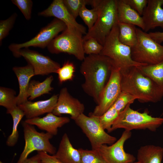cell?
<instances>
[{
    "instance_id": "31",
    "label": "cell",
    "mask_w": 163,
    "mask_h": 163,
    "mask_svg": "<svg viewBox=\"0 0 163 163\" xmlns=\"http://www.w3.org/2000/svg\"><path fill=\"white\" fill-rule=\"evenodd\" d=\"M78 149L80 154L81 163H106L96 150L82 148Z\"/></svg>"
},
{
    "instance_id": "42",
    "label": "cell",
    "mask_w": 163,
    "mask_h": 163,
    "mask_svg": "<svg viewBox=\"0 0 163 163\" xmlns=\"http://www.w3.org/2000/svg\"><path fill=\"white\" fill-rule=\"evenodd\" d=\"M0 163H3L2 162V161H0Z\"/></svg>"
},
{
    "instance_id": "8",
    "label": "cell",
    "mask_w": 163,
    "mask_h": 163,
    "mask_svg": "<svg viewBox=\"0 0 163 163\" xmlns=\"http://www.w3.org/2000/svg\"><path fill=\"white\" fill-rule=\"evenodd\" d=\"M82 35L79 31L66 27L52 40L47 47L48 50L53 54L65 53L72 55L82 61L85 57Z\"/></svg>"
},
{
    "instance_id": "19",
    "label": "cell",
    "mask_w": 163,
    "mask_h": 163,
    "mask_svg": "<svg viewBox=\"0 0 163 163\" xmlns=\"http://www.w3.org/2000/svg\"><path fill=\"white\" fill-rule=\"evenodd\" d=\"M12 70L18 79L19 92L17 96L18 106L28 101L27 90L30 79L35 75L34 69L30 64L24 66H15Z\"/></svg>"
},
{
    "instance_id": "14",
    "label": "cell",
    "mask_w": 163,
    "mask_h": 163,
    "mask_svg": "<svg viewBox=\"0 0 163 163\" xmlns=\"http://www.w3.org/2000/svg\"><path fill=\"white\" fill-rule=\"evenodd\" d=\"M40 16L53 17L63 22L67 28L80 32L82 34H87L85 27L78 23L69 13L63 2V0H54L44 10L38 13Z\"/></svg>"
},
{
    "instance_id": "20",
    "label": "cell",
    "mask_w": 163,
    "mask_h": 163,
    "mask_svg": "<svg viewBox=\"0 0 163 163\" xmlns=\"http://www.w3.org/2000/svg\"><path fill=\"white\" fill-rule=\"evenodd\" d=\"M53 155L62 163H81L79 151L73 146L66 133L62 136L58 149Z\"/></svg>"
},
{
    "instance_id": "15",
    "label": "cell",
    "mask_w": 163,
    "mask_h": 163,
    "mask_svg": "<svg viewBox=\"0 0 163 163\" xmlns=\"http://www.w3.org/2000/svg\"><path fill=\"white\" fill-rule=\"evenodd\" d=\"M85 109L84 104L72 96L67 88L64 87L59 92L56 104L52 113L58 116L63 114H69L75 120L84 113Z\"/></svg>"
},
{
    "instance_id": "35",
    "label": "cell",
    "mask_w": 163,
    "mask_h": 163,
    "mask_svg": "<svg viewBox=\"0 0 163 163\" xmlns=\"http://www.w3.org/2000/svg\"><path fill=\"white\" fill-rule=\"evenodd\" d=\"M136 99L131 95L122 91L118 98L112 105L120 113L129 104H132Z\"/></svg>"
},
{
    "instance_id": "12",
    "label": "cell",
    "mask_w": 163,
    "mask_h": 163,
    "mask_svg": "<svg viewBox=\"0 0 163 163\" xmlns=\"http://www.w3.org/2000/svg\"><path fill=\"white\" fill-rule=\"evenodd\" d=\"M131 131L125 130L118 140L110 145L103 144L96 150L106 163H131L136 158L125 151L124 145L131 136Z\"/></svg>"
},
{
    "instance_id": "10",
    "label": "cell",
    "mask_w": 163,
    "mask_h": 163,
    "mask_svg": "<svg viewBox=\"0 0 163 163\" xmlns=\"http://www.w3.org/2000/svg\"><path fill=\"white\" fill-rule=\"evenodd\" d=\"M66 24L61 20L55 18L47 25L42 28L38 34L31 40L22 43H13L8 46L15 57H20L19 50L23 48L33 46L44 48L47 47L59 34L66 28Z\"/></svg>"
},
{
    "instance_id": "34",
    "label": "cell",
    "mask_w": 163,
    "mask_h": 163,
    "mask_svg": "<svg viewBox=\"0 0 163 163\" xmlns=\"http://www.w3.org/2000/svg\"><path fill=\"white\" fill-rule=\"evenodd\" d=\"M103 48L102 45L93 38H89L83 42V48L85 54H100Z\"/></svg>"
},
{
    "instance_id": "43",
    "label": "cell",
    "mask_w": 163,
    "mask_h": 163,
    "mask_svg": "<svg viewBox=\"0 0 163 163\" xmlns=\"http://www.w3.org/2000/svg\"><path fill=\"white\" fill-rule=\"evenodd\" d=\"M162 115H163V111H162Z\"/></svg>"
},
{
    "instance_id": "24",
    "label": "cell",
    "mask_w": 163,
    "mask_h": 163,
    "mask_svg": "<svg viewBox=\"0 0 163 163\" xmlns=\"http://www.w3.org/2000/svg\"><path fill=\"white\" fill-rule=\"evenodd\" d=\"M118 24L120 41L131 48L133 47L137 41L136 27L133 24L119 22H118Z\"/></svg>"
},
{
    "instance_id": "3",
    "label": "cell",
    "mask_w": 163,
    "mask_h": 163,
    "mask_svg": "<svg viewBox=\"0 0 163 163\" xmlns=\"http://www.w3.org/2000/svg\"><path fill=\"white\" fill-rule=\"evenodd\" d=\"M97 11L98 17L92 28L83 37V41L93 38L103 46L115 24L118 22L117 0H90Z\"/></svg>"
},
{
    "instance_id": "32",
    "label": "cell",
    "mask_w": 163,
    "mask_h": 163,
    "mask_svg": "<svg viewBox=\"0 0 163 163\" xmlns=\"http://www.w3.org/2000/svg\"><path fill=\"white\" fill-rule=\"evenodd\" d=\"M66 8L71 14L75 18L79 16L82 7L89 5L90 0H63Z\"/></svg>"
},
{
    "instance_id": "25",
    "label": "cell",
    "mask_w": 163,
    "mask_h": 163,
    "mask_svg": "<svg viewBox=\"0 0 163 163\" xmlns=\"http://www.w3.org/2000/svg\"><path fill=\"white\" fill-rule=\"evenodd\" d=\"M10 114L13 120L12 131L6 141V145L9 147L14 146L17 142L19 137L18 127L19 124L23 117L25 116L23 111L18 106L15 108L6 111Z\"/></svg>"
},
{
    "instance_id": "29",
    "label": "cell",
    "mask_w": 163,
    "mask_h": 163,
    "mask_svg": "<svg viewBox=\"0 0 163 163\" xmlns=\"http://www.w3.org/2000/svg\"><path fill=\"white\" fill-rule=\"evenodd\" d=\"M75 67L74 64L69 61L65 62L58 70L57 73L60 84L72 81L74 77Z\"/></svg>"
},
{
    "instance_id": "9",
    "label": "cell",
    "mask_w": 163,
    "mask_h": 163,
    "mask_svg": "<svg viewBox=\"0 0 163 163\" xmlns=\"http://www.w3.org/2000/svg\"><path fill=\"white\" fill-rule=\"evenodd\" d=\"M75 121L88 138L92 150H97L103 144L111 145L117 141L115 137L102 128L97 116L90 114L88 116L83 113Z\"/></svg>"
},
{
    "instance_id": "40",
    "label": "cell",
    "mask_w": 163,
    "mask_h": 163,
    "mask_svg": "<svg viewBox=\"0 0 163 163\" xmlns=\"http://www.w3.org/2000/svg\"><path fill=\"white\" fill-rule=\"evenodd\" d=\"M23 163H42L41 158L37 153L31 157L27 158Z\"/></svg>"
},
{
    "instance_id": "33",
    "label": "cell",
    "mask_w": 163,
    "mask_h": 163,
    "mask_svg": "<svg viewBox=\"0 0 163 163\" xmlns=\"http://www.w3.org/2000/svg\"><path fill=\"white\" fill-rule=\"evenodd\" d=\"M16 13H13L9 17L0 21V43L2 45V40L8 34L13 27L17 17Z\"/></svg>"
},
{
    "instance_id": "17",
    "label": "cell",
    "mask_w": 163,
    "mask_h": 163,
    "mask_svg": "<svg viewBox=\"0 0 163 163\" xmlns=\"http://www.w3.org/2000/svg\"><path fill=\"white\" fill-rule=\"evenodd\" d=\"M58 97V95L54 94L46 100L36 102L28 101L18 106L24 112L26 119H32L52 112L56 104Z\"/></svg>"
},
{
    "instance_id": "5",
    "label": "cell",
    "mask_w": 163,
    "mask_h": 163,
    "mask_svg": "<svg viewBox=\"0 0 163 163\" xmlns=\"http://www.w3.org/2000/svg\"><path fill=\"white\" fill-rule=\"evenodd\" d=\"M129 104L121 112L114 122L111 132L118 129L131 131L146 129L155 131L163 123V118L154 117L146 112L140 113L132 109Z\"/></svg>"
},
{
    "instance_id": "37",
    "label": "cell",
    "mask_w": 163,
    "mask_h": 163,
    "mask_svg": "<svg viewBox=\"0 0 163 163\" xmlns=\"http://www.w3.org/2000/svg\"><path fill=\"white\" fill-rule=\"evenodd\" d=\"M130 7L142 16L148 0H126Z\"/></svg>"
},
{
    "instance_id": "4",
    "label": "cell",
    "mask_w": 163,
    "mask_h": 163,
    "mask_svg": "<svg viewBox=\"0 0 163 163\" xmlns=\"http://www.w3.org/2000/svg\"><path fill=\"white\" fill-rule=\"evenodd\" d=\"M119 34V28L117 23L107 37L100 54L109 58L112 60L113 67L120 71L133 67L145 66L133 60L131 48L120 41Z\"/></svg>"
},
{
    "instance_id": "41",
    "label": "cell",
    "mask_w": 163,
    "mask_h": 163,
    "mask_svg": "<svg viewBox=\"0 0 163 163\" xmlns=\"http://www.w3.org/2000/svg\"><path fill=\"white\" fill-rule=\"evenodd\" d=\"M140 163V162H139V161H134V162H133L132 163Z\"/></svg>"
},
{
    "instance_id": "28",
    "label": "cell",
    "mask_w": 163,
    "mask_h": 163,
    "mask_svg": "<svg viewBox=\"0 0 163 163\" xmlns=\"http://www.w3.org/2000/svg\"><path fill=\"white\" fill-rule=\"evenodd\" d=\"M120 113L112 105L102 115L97 117L102 128L110 132L112 127Z\"/></svg>"
},
{
    "instance_id": "30",
    "label": "cell",
    "mask_w": 163,
    "mask_h": 163,
    "mask_svg": "<svg viewBox=\"0 0 163 163\" xmlns=\"http://www.w3.org/2000/svg\"><path fill=\"white\" fill-rule=\"evenodd\" d=\"M86 6L84 5L81 8L79 16L87 26L88 31L92 28L96 22L98 17V13L95 8L92 7V9H89Z\"/></svg>"
},
{
    "instance_id": "16",
    "label": "cell",
    "mask_w": 163,
    "mask_h": 163,
    "mask_svg": "<svg viewBox=\"0 0 163 163\" xmlns=\"http://www.w3.org/2000/svg\"><path fill=\"white\" fill-rule=\"evenodd\" d=\"M163 0H148L142 15L144 31L159 27L163 29Z\"/></svg>"
},
{
    "instance_id": "6",
    "label": "cell",
    "mask_w": 163,
    "mask_h": 163,
    "mask_svg": "<svg viewBox=\"0 0 163 163\" xmlns=\"http://www.w3.org/2000/svg\"><path fill=\"white\" fill-rule=\"evenodd\" d=\"M136 32L137 41L131 48L133 60L145 65H154L163 60V46L140 28L136 27Z\"/></svg>"
},
{
    "instance_id": "2",
    "label": "cell",
    "mask_w": 163,
    "mask_h": 163,
    "mask_svg": "<svg viewBox=\"0 0 163 163\" xmlns=\"http://www.w3.org/2000/svg\"><path fill=\"white\" fill-rule=\"evenodd\" d=\"M120 71L122 91L135 97L142 103H155L162 99L163 90L142 73L138 67Z\"/></svg>"
},
{
    "instance_id": "38",
    "label": "cell",
    "mask_w": 163,
    "mask_h": 163,
    "mask_svg": "<svg viewBox=\"0 0 163 163\" xmlns=\"http://www.w3.org/2000/svg\"><path fill=\"white\" fill-rule=\"evenodd\" d=\"M41 158L42 163H62L53 155L43 152H37Z\"/></svg>"
},
{
    "instance_id": "1",
    "label": "cell",
    "mask_w": 163,
    "mask_h": 163,
    "mask_svg": "<svg viewBox=\"0 0 163 163\" xmlns=\"http://www.w3.org/2000/svg\"><path fill=\"white\" fill-rule=\"evenodd\" d=\"M113 66L109 58L100 54L88 55L81 64L80 72L85 79L82 85V88L97 104Z\"/></svg>"
},
{
    "instance_id": "18",
    "label": "cell",
    "mask_w": 163,
    "mask_h": 163,
    "mask_svg": "<svg viewBox=\"0 0 163 163\" xmlns=\"http://www.w3.org/2000/svg\"><path fill=\"white\" fill-rule=\"evenodd\" d=\"M24 121L53 136L57 134L59 128L69 123L70 120L68 117L57 116L51 112L42 117L26 119Z\"/></svg>"
},
{
    "instance_id": "11",
    "label": "cell",
    "mask_w": 163,
    "mask_h": 163,
    "mask_svg": "<svg viewBox=\"0 0 163 163\" xmlns=\"http://www.w3.org/2000/svg\"><path fill=\"white\" fill-rule=\"evenodd\" d=\"M121 81L120 70L113 66L109 80L101 93L98 104L93 112L89 114L101 116L112 106L122 91Z\"/></svg>"
},
{
    "instance_id": "36",
    "label": "cell",
    "mask_w": 163,
    "mask_h": 163,
    "mask_svg": "<svg viewBox=\"0 0 163 163\" xmlns=\"http://www.w3.org/2000/svg\"><path fill=\"white\" fill-rule=\"evenodd\" d=\"M11 1L19 9L27 20L30 19L33 5L31 0H12Z\"/></svg>"
},
{
    "instance_id": "7",
    "label": "cell",
    "mask_w": 163,
    "mask_h": 163,
    "mask_svg": "<svg viewBox=\"0 0 163 163\" xmlns=\"http://www.w3.org/2000/svg\"><path fill=\"white\" fill-rule=\"evenodd\" d=\"M25 145L23 151L16 163H23L29 155L34 151L43 152L51 155H54L56 149L50 142L53 136L46 132L37 131L34 125L22 122Z\"/></svg>"
},
{
    "instance_id": "21",
    "label": "cell",
    "mask_w": 163,
    "mask_h": 163,
    "mask_svg": "<svg viewBox=\"0 0 163 163\" xmlns=\"http://www.w3.org/2000/svg\"><path fill=\"white\" fill-rule=\"evenodd\" d=\"M117 7L118 22L136 26L144 30L142 16L130 7L126 0H117Z\"/></svg>"
},
{
    "instance_id": "22",
    "label": "cell",
    "mask_w": 163,
    "mask_h": 163,
    "mask_svg": "<svg viewBox=\"0 0 163 163\" xmlns=\"http://www.w3.org/2000/svg\"><path fill=\"white\" fill-rule=\"evenodd\" d=\"M163 148L152 145L141 146L138 150L137 161L140 163H161Z\"/></svg>"
},
{
    "instance_id": "23",
    "label": "cell",
    "mask_w": 163,
    "mask_h": 163,
    "mask_svg": "<svg viewBox=\"0 0 163 163\" xmlns=\"http://www.w3.org/2000/svg\"><path fill=\"white\" fill-rule=\"evenodd\" d=\"M53 80L52 75L47 77L42 82L34 80L30 81L27 90V95L30 101L42 95L50 93L53 88L51 86Z\"/></svg>"
},
{
    "instance_id": "13",
    "label": "cell",
    "mask_w": 163,
    "mask_h": 163,
    "mask_svg": "<svg viewBox=\"0 0 163 163\" xmlns=\"http://www.w3.org/2000/svg\"><path fill=\"white\" fill-rule=\"evenodd\" d=\"M20 57H23L28 64L33 67L36 75H46L51 73H57L61 67L59 63L48 56L37 52L31 50L28 48L20 50L19 52Z\"/></svg>"
},
{
    "instance_id": "27",
    "label": "cell",
    "mask_w": 163,
    "mask_h": 163,
    "mask_svg": "<svg viewBox=\"0 0 163 163\" xmlns=\"http://www.w3.org/2000/svg\"><path fill=\"white\" fill-rule=\"evenodd\" d=\"M13 89L1 86L0 105L5 107L7 111L11 110L18 106L17 96Z\"/></svg>"
},
{
    "instance_id": "39",
    "label": "cell",
    "mask_w": 163,
    "mask_h": 163,
    "mask_svg": "<svg viewBox=\"0 0 163 163\" xmlns=\"http://www.w3.org/2000/svg\"><path fill=\"white\" fill-rule=\"evenodd\" d=\"M148 33L150 37L157 43L161 44L163 42V32H150Z\"/></svg>"
},
{
    "instance_id": "26",
    "label": "cell",
    "mask_w": 163,
    "mask_h": 163,
    "mask_svg": "<svg viewBox=\"0 0 163 163\" xmlns=\"http://www.w3.org/2000/svg\"><path fill=\"white\" fill-rule=\"evenodd\" d=\"M138 68L163 90V60L154 65L142 66Z\"/></svg>"
}]
</instances>
